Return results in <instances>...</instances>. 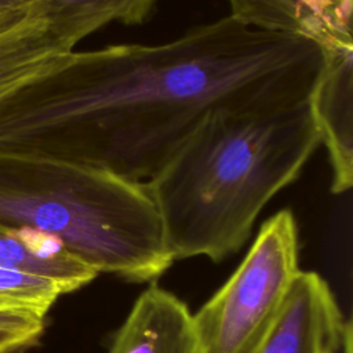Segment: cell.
<instances>
[{
  "mask_svg": "<svg viewBox=\"0 0 353 353\" xmlns=\"http://www.w3.org/2000/svg\"><path fill=\"white\" fill-rule=\"evenodd\" d=\"M323 47L230 15L160 44L72 51L0 92V153L146 182L214 110L310 97Z\"/></svg>",
  "mask_w": 353,
  "mask_h": 353,
  "instance_id": "6da1fadb",
  "label": "cell"
},
{
  "mask_svg": "<svg viewBox=\"0 0 353 353\" xmlns=\"http://www.w3.org/2000/svg\"><path fill=\"white\" fill-rule=\"evenodd\" d=\"M321 145L312 95L210 113L145 182L171 258L236 254L265 205L296 181Z\"/></svg>",
  "mask_w": 353,
  "mask_h": 353,
  "instance_id": "7a4b0ae2",
  "label": "cell"
},
{
  "mask_svg": "<svg viewBox=\"0 0 353 353\" xmlns=\"http://www.w3.org/2000/svg\"><path fill=\"white\" fill-rule=\"evenodd\" d=\"M0 225L50 234L98 274L132 283L174 262L145 182L70 161L0 153Z\"/></svg>",
  "mask_w": 353,
  "mask_h": 353,
  "instance_id": "3957f363",
  "label": "cell"
},
{
  "mask_svg": "<svg viewBox=\"0 0 353 353\" xmlns=\"http://www.w3.org/2000/svg\"><path fill=\"white\" fill-rule=\"evenodd\" d=\"M299 272L296 221L283 208L262 223L226 283L192 313L197 353H254Z\"/></svg>",
  "mask_w": 353,
  "mask_h": 353,
  "instance_id": "277c9868",
  "label": "cell"
},
{
  "mask_svg": "<svg viewBox=\"0 0 353 353\" xmlns=\"http://www.w3.org/2000/svg\"><path fill=\"white\" fill-rule=\"evenodd\" d=\"M345 323L328 283L316 272L301 270L254 353H338Z\"/></svg>",
  "mask_w": 353,
  "mask_h": 353,
  "instance_id": "5b68a950",
  "label": "cell"
},
{
  "mask_svg": "<svg viewBox=\"0 0 353 353\" xmlns=\"http://www.w3.org/2000/svg\"><path fill=\"white\" fill-rule=\"evenodd\" d=\"M323 50L312 106L331 167V192L341 194L353 185V43Z\"/></svg>",
  "mask_w": 353,
  "mask_h": 353,
  "instance_id": "8992f818",
  "label": "cell"
},
{
  "mask_svg": "<svg viewBox=\"0 0 353 353\" xmlns=\"http://www.w3.org/2000/svg\"><path fill=\"white\" fill-rule=\"evenodd\" d=\"M230 17L261 30L292 33L321 47L353 41V0H228Z\"/></svg>",
  "mask_w": 353,
  "mask_h": 353,
  "instance_id": "52a82bcc",
  "label": "cell"
},
{
  "mask_svg": "<svg viewBox=\"0 0 353 353\" xmlns=\"http://www.w3.org/2000/svg\"><path fill=\"white\" fill-rule=\"evenodd\" d=\"M108 353H197L192 313L176 295L150 284L113 335Z\"/></svg>",
  "mask_w": 353,
  "mask_h": 353,
  "instance_id": "ba28073f",
  "label": "cell"
},
{
  "mask_svg": "<svg viewBox=\"0 0 353 353\" xmlns=\"http://www.w3.org/2000/svg\"><path fill=\"white\" fill-rule=\"evenodd\" d=\"M0 266L23 270L57 281L65 292L91 283L98 273L72 255L55 237L0 225Z\"/></svg>",
  "mask_w": 353,
  "mask_h": 353,
  "instance_id": "9c48e42d",
  "label": "cell"
},
{
  "mask_svg": "<svg viewBox=\"0 0 353 353\" xmlns=\"http://www.w3.org/2000/svg\"><path fill=\"white\" fill-rule=\"evenodd\" d=\"M72 51L74 46L37 17L0 33V92L44 72Z\"/></svg>",
  "mask_w": 353,
  "mask_h": 353,
  "instance_id": "30bf717a",
  "label": "cell"
},
{
  "mask_svg": "<svg viewBox=\"0 0 353 353\" xmlns=\"http://www.w3.org/2000/svg\"><path fill=\"white\" fill-rule=\"evenodd\" d=\"M40 18L74 47L109 23L135 26L153 14L157 0H32Z\"/></svg>",
  "mask_w": 353,
  "mask_h": 353,
  "instance_id": "8fae6325",
  "label": "cell"
},
{
  "mask_svg": "<svg viewBox=\"0 0 353 353\" xmlns=\"http://www.w3.org/2000/svg\"><path fill=\"white\" fill-rule=\"evenodd\" d=\"M66 294L54 280L0 266V306L26 309L47 316L57 299Z\"/></svg>",
  "mask_w": 353,
  "mask_h": 353,
  "instance_id": "7c38bea8",
  "label": "cell"
},
{
  "mask_svg": "<svg viewBox=\"0 0 353 353\" xmlns=\"http://www.w3.org/2000/svg\"><path fill=\"white\" fill-rule=\"evenodd\" d=\"M46 316L26 309L0 306V353H21L41 336Z\"/></svg>",
  "mask_w": 353,
  "mask_h": 353,
  "instance_id": "4fadbf2b",
  "label": "cell"
},
{
  "mask_svg": "<svg viewBox=\"0 0 353 353\" xmlns=\"http://www.w3.org/2000/svg\"><path fill=\"white\" fill-rule=\"evenodd\" d=\"M32 17L40 18L32 0H0V33Z\"/></svg>",
  "mask_w": 353,
  "mask_h": 353,
  "instance_id": "5bb4252c",
  "label": "cell"
}]
</instances>
